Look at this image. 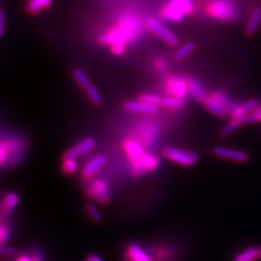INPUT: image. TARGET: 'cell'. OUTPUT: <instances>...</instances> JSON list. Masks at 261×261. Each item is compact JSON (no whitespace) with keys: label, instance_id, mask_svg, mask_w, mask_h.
I'll return each instance as SVG.
<instances>
[{"label":"cell","instance_id":"20","mask_svg":"<svg viewBox=\"0 0 261 261\" xmlns=\"http://www.w3.org/2000/svg\"><path fill=\"white\" fill-rule=\"evenodd\" d=\"M259 260V247L251 246L238 253L231 261H257Z\"/></svg>","mask_w":261,"mask_h":261},{"label":"cell","instance_id":"31","mask_svg":"<svg viewBox=\"0 0 261 261\" xmlns=\"http://www.w3.org/2000/svg\"><path fill=\"white\" fill-rule=\"evenodd\" d=\"M111 49L115 55H122L125 52L126 48H125V45L116 44V45H112Z\"/></svg>","mask_w":261,"mask_h":261},{"label":"cell","instance_id":"11","mask_svg":"<svg viewBox=\"0 0 261 261\" xmlns=\"http://www.w3.org/2000/svg\"><path fill=\"white\" fill-rule=\"evenodd\" d=\"M94 147H95V141L93 139H90V138L84 139L68 150L65 153L64 159H75L76 160L80 156L91 151Z\"/></svg>","mask_w":261,"mask_h":261},{"label":"cell","instance_id":"22","mask_svg":"<svg viewBox=\"0 0 261 261\" xmlns=\"http://www.w3.org/2000/svg\"><path fill=\"white\" fill-rule=\"evenodd\" d=\"M258 122H261V105H260L255 111H253L250 114H248L242 120L241 125L245 126V125H250V124H254V123H258Z\"/></svg>","mask_w":261,"mask_h":261},{"label":"cell","instance_id":"13","mask_svg":"<svg viewBox=\"0 0 261 261\" xmlns=\"http://www.w3.org/2000/svg\"><path fill=\"white\" fill-rule=\"evenodd\" d=\"M107 159L105 155H97L90 159L82 169V175L84 178H91L94 176L106 164Z\"/></svg>","mask_w":261,"mask_h":261},{"label":"cell","instance_id":"38","mask_svg":"<svg viewBox=\"0 0 261 261\" xmlns=\"http://www.w3.org/2000/svg\"><path fill=\"white\" fill-rule=\"evenodd\" d=\"M41 2H42V4H43V7H44V8H47V7H48V6L50 5L51 0H41Z\"/></svg>","mask_w":261,"mask_h":261},{"label":"cell","instance_id":"4","mask_svg":"<svg viewBox=\"0 0 261 261\" xmlns=\"http://www.w3.org/2000/svg\"><path fill=\"white\" fill-rule=\"evenodd\" d=\"M207 10L214 19L223 22L235 21L239 16V9L231 0H213Z\"/></svg>","mask_w":261,"mask_h":261},{"label":"cell","instance_id":"26","mask_svg":"<svg viewBox=\"0 0 261 261\" xmlns=\"http://www.w3.org/2000/svg\"><path fill=\"white\" fill-rule=\"evenodd\" d=\"M73 74H74V76H75V80L77 81V83L81 87L86 89L88 86H90V80H89L88 76L81 69H75Z\"/></svg>","mask_w":261,"mask_h":261},{"label":"cell","instance_id":"30","mask_svg":"<svg viewBox=\"0 0 261 261\" xmlns=\"http://www.w3.org/2000/svg\"><path fill=\"white\" fill-rule=\"evenodd\" d=\"M10 227L8 224L5 223H2L1 226H0V240H1V244L2 246H4V244L10 239Z\"/></svg>","mask_w":261,"mask_h":261},{"label":"cell","instance_id":"25","mask_svg":"<svg viewBox=\"0 0 261 261\" xmlns=\"http://www.w3.org/2000/svg\"><path fill=\"white\" fill-rule=\"evenodd\" d=\"M140 100L153 107H159L163 102V99L156 94H143L140 97Z\"/></svg>","mask_w":261,"mask_h":261},{"label":"cell","instance_id":"12","mask_svg":"<svg viewBox=\"0 0 261 261\" xmlns=\"http://www.w3.org/2000/svg\"><path fill=\"white\" fill-rule=\"evenodd\" d=\"M167 90L170 96L184 99L188 94V80L180 76H172L167 81Z\"/></svg>","mask_w":261,"mask_h":261},{"label":"cell","instance_id":"37","mask_svg":"<svg viewBox=\"0 0 261 261\" xmlns=\"http://www.w3.org/2000/svg\"><path fill=\"white\" fill-rule=\"evenodd\" d=\"M33 259L34 261H43V256H42V253L40 251H36L33 255Z\"/></svg>","mask_w":261,"mask_h":261},{"label":"cell","instance_id":"14","mask_svg":"<svg viewBox=\"0 0 261 261\" xmlns=\"http://www.w3.org/2000/svg\"><path fill=\"white\" fill-rule=\"evenodd\" d=\"M260 101L257 99H252L248 102H246L243 105H240L233 113L230 115V120L238 122L241 124L242 120L248 115L250 114L253 111H255L259 106H260ZM242 126V125H241Z\"/></svg>","mask_w":261,"mask_h":261},{"label":"cell","instance_id":"33","mask_svg":"<svg viewBox=\"0 0 261 261\" xmlns=\"http://www.w3.org/2000/svg\"><path fill=\"white\" fill-rule=\"evenodd\" d=\"M155 66H156V68L159 70V71H166V68H167V66H166V63L165 62V60H163V59H158L157 61H156V63H155Z\"/></svg>","mask_w":261,"mask_h":261},{"label":"cell","instance_id":"21","mask_svg":"<svg viewBox=\"0 0 261 261\" xmlns=\"http://www.w3.org/2000/svg\"><path fill=\"white\" fill-rule=\"evenodd\" d=\"M162 105L166 109H182L185 106V101L174 96H167L163 99Z\"/></svg>","mask_w":261,"mask_h":261},{"label":"cell","instance_id":"9","mask_svg":"<svg viewBox=\"0 0 261 261\" xmlns=\"http://www.w3.org/2000/svg\"><path fill=\"white\" fill-rule=\"evenodd\" d=\"M213 154L218 158L235 163H247L250 160V155L247 152L242 150L231 149L224 146L214 147Z\"/></svg>","mask_w":261,"mask_h":261},{"label":"cell","instance_id":"39","mask_svg":"<svg viewBox=\"0 0 261 261\" xmlns=\"http://www.w3.org/2000/svg\"><path fill=\"white\" fill-rule=\"evenodd\" d=\"M259 260H261V246H259Z\"/></svg>","mask_w":261,"mask_h":261},{"label":"cell","instance_id":"19","mask_svg":"<svg viewBox=\"0 0 261 261\" xmlns=\"http://www.w3.org/2000/svg\"><path fill=\"white\" fill-rule=\"evenodd\" d=\"M261 7H256L251 16H250V19H249V22L247 23V26H246V32L249 34V35H254L260 25H261Z\"/></svg>","mask_w":261,"mask_h":261},{"label":"cell","instance_id":"16","mask_svg":"<svg viewBox=\"0 0 261 261\" xmlns=\"http://www.w3.org/2000/svg\"><path fill=\"white\" fill-rule=\"evenodd\" d=\"M125 109L129 112L142 113V114H156L159 112V107L149 106L141 100L139 101H128L124 105Z\"/></svg>","mask_w":261,"mask_h":261},{"label":"cell","instance_id":"3","mask_svg":"<svg viewBox=\"0 0 261 261\" xmlns=\"http://www.w3.org/2000/svg\"><path fill=\"white\" fill-rule=\"evenodd\" d=\"M204 106L208 112L224 118L231 115L240 105L232 102L223 92L214 91L208 95L204 101Z\"/></svg>","mask_w":261,"mask_h":261},{"label":"cell","instance_id":"32","mask_svg":"<svg viewBox=\"0 0 261 261\" xmlns=\"http://www.w3.org/2000/svg\"><path fill=\"white\" fill-rule=\"evenodd\" d=\"M16 253V249L9 246H2L1 248V255L2 256H10Z\"/></svg>","mask_w":261,"mask_h":261},{"label":"cell","instance_id":"18","mask_svg":"<svg viewBox=\"0 0 261 261\" xmlns=\"http://www.w3.org/2000/svg\"><path fill=\"white\" fill-rule=\"evenodd\" d=\"M19 200H20V197L18 193L16 192L7 193L2 201V206H1L2 217L5 215L8 216L9 214H11L12 211L17 207Z\"/></svg>","mask_w":261,"mask_h":261},{"label":"cell","instance_id":"17","mask_svg":"<svg viewBox=\"0 0 261 261\" xmlns=\"http://www.w3.org/2000/svg\"><path fill=\"white\" fill-rule=\"evenodd\" d=\"M126 257L128 261H154L139 244H131L127 248Z\"/></svg>","mask_w":261,"mask_h":261},{"label":"cell","instance_id":"29","mask_svg":"<svg viewBox=\"0 0 261 261\" xmlns=\"http://www.w3.org/2000/svg\"><path fill=\"white\" fill-rule=\"evenodd\" d=\"M63 171L67 174H73L77 168V163L75 159H64Z\"/></svg>","mask_w":261,"mask_h":261},{"label":"cell","instance_id":"2","mask_svg":"<svg viewBox=\"0 0 261 261\" xmlns=\"http://www.w3.org/2000/svg\"><path fill=\"white\" fill-rule=\"evenodd\" d=\"M24 140L23 137L16 134H8L3 136L0 144V162L1 167H11L19 163L24 156L25 149Z\"/></svg>","mask_w":261,"mask_h":261},{"label":"cell","instance_id":"23","mask_svg":"<svg viewBox=\"0 0 261 261\" xmlns=\"http://www.w3.org/2000/svg\"><path fill=\"white\" fill-rule=\"evenodd\" d=\"M195 45L191 42H188L186 44L182 45L179 49L176 51V58L179 60L185 59L187 56H189L193 50H194Z\"/></svg>","mask_w":261,"mask_h":261},{"label":"cell","instance_id":"7","mask_svg":"<svg viewBox=\"0 0 261 261\" xmlns=\"http://www.w3.org/2000/svg\"><path fill=\"white\" fill-rule=\"evenodd\" d=\"M87 193L94 200L101 203H108L111 199V191L109 183L105 179H97L91 183L88 188Z\"/></svg>","mask_w":261,"mask_h":261},{"label":"cell","instance_id":"28","mask_svg":"<svg viewBox=\"0 0 261 261\" xmlns=\"http://www.w3.org/2000/svg\"><path fill=\"white\" fill-rule=\"evenodd\" d=\"M86 210L88 215L90 216V218L96 222V223H100L102 221V216L100 214V212L98 211L97 207L93 204V203H87L86 205Z\"/></svg>","mask_w":261,"mask_h":261},{"label":"cell","instance_id":"35","mask_svg":"<svg viewBox=\"0 0 261 261\" xmlns=\"http://www.w3.org/2000/svg\"><path fill=\"white\" fill-rule=\"evenodd\" d=\"M85 261H104V260L102 258L96 256V255H90L86 258Z\"/></svg>","mask_w":261,"mask_h":261},{"label":"cell","instance_id":"24","mask_svg":"<svg viewBox=\"0 0 261 261\" xmlns=\"http://www.w3.org/2000/svg\"><path fill=\"white\" fill-rule=\"evenodd\" d=\"M86 93H87V96L89 97L90 101L96 105V106H100L103 102V99H102V96L100 94V92L97 90V88L93 85H90L86 88Z\"/></svg>","mask_w":261,"mask_h":261},{"label":"cell","instance_id":"8","mask_svg":"<svg viewBox=\"0 0 261 261\" xmlns=\"http://www.w3.org/2000/svg\"><path fill=\"white\" fill-rule=\"evenodd\" d=\"M124 150L132 165V167H135L146 154L143 145L139 141L134 139H130L125 142Z\"/></svg>","mask_w":261,"mask_h":261},{"label":"cell","instance_id":"10","mask_svg":"<svg viewBox=\"0 0 261 261\" xmlns=\"http://www.w3.org/2000/svg\"><path fill=\"white\" fill-rule=\"evenodd\" d=\"M147 26L153 33L163 39L168 45L175 46L177 44V37L175 36V34L165 25H163L158 20L150 18L147 21Z\"/></svg>","mask_w":261,"mask_h":261},{"label":"cell","instance_id":"6","mask_svg":"<svg viewBox=\"0 0 261 261\" xmlns=\"http://www.w3.org/2000/svg\"><path fill=\"white\" fill-rule=\"evenodd\" d=\"M163 154L171 162L183 166H192L199 160V156L195 152L175 147H166L163 150Z\"/></svg>","mask_w":261,"mask_h":261},{"label":"cell","instance_id":"27","mask_svg":"<svg viewBox=\"0 0 261 261\" xmlns=\"http://www.w3.org/2000/svg\"><path fill=\"white\" fill-rule=\"evenodd\" d=\"M241 127V124L232 120H229V122L224 126L220 132L222 137H228L231 134H233L236 130H238V128Z\"/></svg>","mask_w":261,"mask_h":261},{"label":"cell","instance_id":"1","mask_svg":"<svg viewBox=\"0 0 261 261\" xmlns=\"http://www.w3.org/2000/svg\"><path fill=\"white\" fill-rule=\"evenodd\" d=\"M119 26L100 37V42L106 45H126L131 40L139 37L142 24L138 18L126 17L119 22Z\"/></svg>","mask_w":261,"mask_h":261},{"label":"cell","instance_id":"5","mask_svg":"<svg viewBox=\"0 0 261 261\" xmlns=\"http://www.w3.org/2000/svg\"><path fill=\"white\" fill-rule=\"evenodd\" d=\"M191 10V0H170L163 9L162 17L166 21L181 22Z\"/></svg>","mask_w":261,"mask_h":261},{"label":"cell","instance_id":"34","mask_svg":"<svg viewBox=\"0 0 261 261\" xmlns=\"http://www.w3.org/2000/svg\"><path fill=\"white\" fill-rule=\"evenodd\" d=\"M5 31V23H4V13L3 10H0V34L3 35Z\"/></svg>","mask_w":261,"mask_h":261},{"label":"cell","instance_id":"15","mask_svg":"<svg viewBox=\"0 0 261 261\" xmlns=\"http://www.w3.org/2000/svg\"><path fill=\"white\" fill-rule=\"evenodd\" d=\"M188 94L197 102H203L208 97L203 85L196 79L190 78L188 80Z\"/></svg>","mask_w":261,"mask_h":261},{"label":"cell","instance_id":"36","mask_svg":"<svg viewBox=\"0 0 261 261\" xmlns=\"http://www.w3.org/2000/svg\"><path fill=\"white\" fill-rule=\"evenodd\" d=\"M17 261H34V259H33V256L32 257H29L27 255H24V256H22L20 257Z\"/></svg>","mask_w":261,"mask_h":261}]
</instances>
